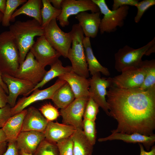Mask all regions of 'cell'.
<instances>
[{"mask_svg":"<svg viewBox=\"0 0 155 155\" xmlns=\"http://www.w3.org/2000/svg\"><path fill=\"white\" fill-rule=\"evenodd\" d=\"M106 96L109 116L118 123L111 132L154 134L155 86L142 90L123 89L112 85Z\"/></svg>","mask_w":155,"mask_h":155,"instance_id":"obj_1","label":"cell"},{"mask_svg":"<svg viewBox=\"0 0 155 155\" xmlns=\"http://www.w3.org/2000/svg\"><path fill=\"white\" fill-rule=\"evenodd\" d=\"M16 42L20 56V65L24 60L35 43L34 38L44 35V29L36 20L18 21L9 26V30Z\"/></svg>","mask_w":155,"mask_h":155,"instance_id":"obj_2","label":"cell"},{"mask_svg":"<svg viewBox=\"0 0 155 155\" xmlns=\"http://www.w3.org/2000/svg\"><path fill=\"white\" fill-rule=\"evenodd\" d=\"M20 66L18 47L9 31L0 34V71L14 77Z\"/></svg>","mask_w":155,"mask_h":155,"instance_id":"obj_3","label":"cell"},{"mask_svg":"<svg viewBox=\"0 0 155 155\" xmlns=\"http://www.w3.org/2000/svg\"><path fill=\"white\" fill-rule=\"evenodd\" d=\"M70 31L72 36V44L67 58L71 63L72 71L87 78L89 74L83 43L84 33L78 24H73Z\"/></svg>","mask_w":155,"mask_h":155,"instance_id":"obj_4","label":"cell"},{"mask_svg":"<svg viewBox=\"0 0 155 155\" xmlns=\"http://www.w3.org/2000/svg\"><path fill=\"white\" fill-rule=\"evenodd\" d=\"M104 15L101 20L99 30L101 34L115 31L118 27H122L128 13L129 6L124 5L115 10H111L104 0H92Z\"/></svg>","mask_w":155,"mask_h":155,"instance_id":"obj_5","label":"cell"},{"mask_svg":"<svg viewBox=\"0 0 155 155\" xmlns=\"http://www.w3.org/2000/svg\"><path fill=\"white\" fill-rule=\"evenodd\" d=\"M155 44V38L144 46L134 49L127 45L120 49L115 54V68L119 72L139 66L142 58L148 49Z\"/></svg>","mask_w":155,"mask_h":155,"instance_id":"obj_6","label":"cell"},{"mask_svg":"<svg viewBox=\"0 0 155 155\" xmlns=\"http://www.w3.org/2000/svg\"><path fill=\"white\" fill-rule=\"evenodd\" d=\"M43 29L44 35L49 43L61 56L67 58L72 42L71 32L67 33L61 30L56 19L52 20Z\"/></svg>","mask_w":155,"mask_h":155,"instance_id":"obj_7","label":"cell"},{"mask_svg":"<svg viewBox=\"0 0 155 155\" xmlns=\"http://www.w3.org/2000/svg\"><path fill=\"white\" fill-rule=\"evenodd\" d=\"M61 10L56 20L62 27L69 25L68 19L71 16L87 11L92 13L100 12L99 7L92 0H63Z\"/></svg>","mask_w":155,"mask_h":155,"instance_id":"obj_8","label":"cell"},{"mask_svg":"<svg viewBox=\"0 0 155 155\" xmlns=\"http://www.w3.org/2000/svg\"><path fill=\"white\" fill-rule=\"evenodd\" d=\"M47 71L30 51L20 65L14 77L28 81L35 86L42 80Z\"/></svg>","mask_w":155,"mask_h":155,"instance_id":"obj_9","label":"cell"},{"mask_svg":"<svg viewBox=\"0 0 155 155\" xmlns=\"http://www.w3.org/2000/svg\"><path fill=\"white\" fill-rule=\"evenodd\" d=\"M89 97L83 96L75 98L67 106L61 109L59 113L62 117L63 123L75 129H82V118Z\"/></svg>","mask_w":155,"mask_h":155,"instance_id":"obj_10","label":"cell"},{"mask_svg":"<svg viewBox=\"0 0 155 155\" xmlns=\"http://www.w3.org/2000/svg\"><path fill=\"white\" fill-rule=\"evenodd\" d=\"M66 82L59 79L52 86L45 89H36L30 96H24L20 99L14 106L11 108L12 116L25 109L31 104L38 101L47 99H51L55 92L65 84Z\"/></svg>","mask_w":155,"mask_h":155,"instance_id":"obj_11","label":"cell"},{"mask_svg":"<svg viewBox=\"0 0 155 155\" xmlns=\"http://www.w3.org/2000/svg\"><path fill=\"white\" fill-rule=\"evenodd\" d=\"M89 80L90 96L107 115L109 116L108 106L106 96L107 94L106 89L112 85L111 78H101L100 73H98L92 75Z\"/></svg>","mask_w":155,"mask_h":155,"instance_id":"obj_12","label":"cell"},{"mask_svg":"<svg viewBox=\"0 0 155 155\" xmlns=\"http://www.w3.org/2000/svg\"><path fill=\"white\" fill-rule=\"evenodd\" d=\"M35 59L43 67L51 65L61 56L44 35L38 38L30 50Z\"/></svg>","mask_w":155,"mask_h":155,"instance_id":"obj_13","label":"cell"},{"mask_svg":"<svg viewBox=\"0 0 155 155\" xmlns=\"http://www.w3.org/2000/svg\"><path fill=\"white\" fill-rule=\"evenodd\" d=\"M121 72V74L111 78L112 85L121 88L130 89L139 88L142 84L145 71L140 65Z\"/></svg>","mask_w":155,"mask_h":155,"instance_id":"obj_14","label":"cell"},{"mask_svg":"<svg viewBox=\"0 0 155 155\" xmlns=\"http://www.w3.org/2000/svg\"><path fill=\"white\" fill-rule=\"evenodd\" d=\"M1 75L3 80L8 89V104L11 108L15 105L16 99L19 95L28 96L35 86L32 83L27 80L8 74Z\"/></svg>","mask_w":155,"mask_h":155,"instance_id":"obj_15","label":"cell"},{"mask_svg":"<svg viewBox=\"0 0 155 155\" xmlns=\"http://www.w3.org/2000/svg\"><path fill=\"white\" fill-rule=\"evenodd\" d=\"M45 139L44 133L36 131H21L16 142L19 151L33 154L41 142Z\"/></svg>","mask_w":155,"mask_h":155,"instance_id":"obj_16","label":"cell"},{"mask_svg":"<svg viewBox=\"0 0 155 155\" xmlns=\"http://www.w3.org/2000/svg\"><path fill=\"white\" fill-rule=\"evenodd\" d=\"M100 14V12L89 13L84 11L76 15L75 18L85 37L94 38L96 36L101 22Z\"/></svg>","mask_w":155,"mask_h":155,"instance_id":"obj_17","label":"cell"},{"mask_svg":"<svg viewBox=\"0 0 155 155\" xmlns=\"http://www.w3.org/2000/svg\"><path fill=\"white\" fill-rule=\"evenodd\" d=\"M120 140L128 143H138L142 144L148 151L155 142V135H146L139 133L128 134L120 132H112L108 136L99 138V142L113 140Z\"/></svg>","mask_w":155,"mask_h":155,"instance_id":"obj_18","label":"cell"},{"mask_svg":"<svg viewBox=\"0 0 155 155\" xmlns=\"http://www.w3.org/2000/svg\"><path fill=\"white\" fill-rule=\"evenodd\" d=\"M26 110L21 131H34L44 133L48 121L34 107L30 106Z\"/></svg>","mask_w":155,"mask_h":155,"instance_id":"obj_19","label":"cell"},{"mask_svg":"<svg viewBox=\"0 0 155 155\" xmlns=\"http://www.w3.org/2000/svg\"><path fill=\"white\" fill-rule=\"evenodd\" d=\"M58 77L69 84L74 94L75 98L90 96L89 91L90 82L87 78L76 74L72 71Z\"/></svg>","mask_w":155,"mask_h":155,"instance_id":"obj_20","label":"cell"},{"mask_svg":"<svg viewBox=\"0 0 155 155\" xmlns=\"http://www.w3.org/2000/svg\"><path fill=\"white\" fill-rule=\"evenodd\" d=\"M75 129L70 125L49 121L44 133L45 139L56 143L59 140L70 137Z\"/></svg>","mask_w":155,"mask_h":155,"instance_id":"obj_21","label":"cell"},{"mask_svg":"<svg viewBox=\"0 0 155 155\" xmlns=\"http://www.w3.org/2000/svg\"><path fill=\"white\" fill-rule=\"evenodd\" d=\"M26 111V109H24L11 117L2 128L6 135L7 142H16L21 132L23 121Z\"/></svg>","mask_w":155,"mask_h":155,"instance_id":"obj_22","label":"cell"},{"mask_svg":"<svg viewBox=\"0 0 155 155\" xmlns=\"http://www.w3.org/2000/svg\"><path fill=\"white\" fill-rule=\"evenodd\" d=\"M83 43L88 70L90 74L92 76L97 73L101 72L105 75H110V73L108 69L102 66L95 56L92 48L90 38L84 37Z\"/></svg>","mask_w":155,"mask_h":155,"instance_id":"obj_23","label":"cell"},{"mask_svg":"<svg viewBox=\"0 0 155 155\" xmlns=\"http://www.w3.org/2000/svg\"><path fill=\"white\" fill-rule=\"evenodd\" d=\"M71 137L73 155H92L94 146L87 139L82 129H76Z\"/></svg>","mask_w":155,"mask_h":155,"instance_id":"obj_24","label":"cell"},{"mask_svg":"<svg viewBox=\"0 0 155 155\" xmlns=\"http://www.w3.org/2000/svg\"><path fill=\"white\" fill-rule=\"evenodd\" d=\"M42 5L41 0H28L14 12L10 18V21L14 22L17 16L21 14H25L33 18L41 25V8Z\"/></svg>","mask_w":155,"mask_h":155,"instance_id":"obj_25","label":"cell"},{"mask_svg":"<svg viewBox=\"0 0 155 155\" xmlns=\"http://www.w3.org/2000/svg\"><path fill=\"white\" fill-rule=\"evenodd\" d=\"M75 99L72 90L66 82L55 92L51 100L57 108L61 109L67 106Z\"/></svg>","mask_w":155,"mask_h":155,"instance_id":"obj_26","label":"cell"},{"mask_svg":"<svg viewBox=\"0 0 155 155\" xmlns=\"http://www.w3.org/2000/svg\"><path fill=\"white\" fill-rule=\"evenodd\" d=\"M72 71L71 66L64 67L59 59L51 65V68L47 71L42 80L35 86L31 92L36 89L42 87L46 83L54 78L59 77Z\"/></svg>","mask_w":155,"mask_h":155,"instance_id":"obj_27","label":"cell"},{"mask_svg":"<svg viewBox=\"0 0 155 155\" xmlns=\"http://www.w3.org/2000/svg\"><path fill=\"white\" fill-rule=\"evenodd\" d=\"M145 71V75L142 84L139 88L145 90L155 86V60L142 61L140 64Z\"/></svg>","mask_w":155,"mask_h":155,"instance_id":"obj_28","label":"cell"},{"mask_svg":"<svg viewBox=\"0 0 155 155\" xmlns=\"http://www.w3.org/2000/svg\"><path fill=\"white\" fill-rule=\"evenodd\" d=\"M42 7L41 9V26L44 28L52 20L57 19L60 15L61 10L54 7L49 0H42Z\"/></svg>","mask_w":155,"mask_h":155,"instance_id":"obj_29","label":"cell"},{"mask_svg":"<svg viewBox=\"0 0 155 155\" xmlns=\"http://www.w3.org/2000/svg\"><path fill=\"white\" fill-rule=\"evenodd\" d=\"M26 0H7L6 6L3 14L2 21V25L4 27L9 26L10 18L14 11L20 5L25 3Z\"/></svg>","mask_w":155,"mask_h":155,"instance_id":"obj_30","label":"cell"},{"mask_svg":"<svg viewBox=\"0 0 155 155\" xmlns=\"http://www.w3.org/2000/svg\"><path fill=\"white\" fill-rule=\"evenodd\" d=\"M34 155H59L56 143L44 139L40 144Z\"/></svg>","mask_w":155,"mask_h":155,"instance_id":"obj_31","label":"cell"},{"mask_svg":"<svg viewBox=\"0 0 155 155\" xmlns=\"http://www.w3.org/2000/svg\"><path fill=\"white\" fill-rule=\"evenodd\" d=\"M82 130L86 137L93 145L96 143V130L95 121L84 119L82 123Z\"/></svg>","mask_w":155,"mask_h":155,"instance_id":"obj_32","label":"cell"},{"mask_svg":"<svg viewBox=\"0 0 155 155\" xmlns=\"http://www.w3.org/2000/svg\"><path fill=\"white\" fill-rule=\"evenodd\" d=\"M99 107L92 98L90 96L85 109L83 116L84 119L95 121L99 111Z\"/></svg>","mask_w":155,"mask_h":155,"instance_id":"obj_33","label":"cell"},{"mask_svg":"<svg viewBox=\"0 0 155 155\" xmlns=\"http://www.w3.org/2000/svg\"><path fill=\"white\" fill-rule=\"evenodd\" d=\"M38 110L48 121L56 120L60 115L57 108L50 103L44 104Z\"/></svg>","mask_w":155,"mask_h":155,"instance_id":"obj_34","label":"cell"},{"mask_svg":"<svg viewBox=\"0 0 155 155\" xmlns=\"http://www.w3.org/2000/svg\"><path fill=\"white\" fill-rule=\"evenodd\" d=\"M59 155H73V142L71 136L56 143Z\"/></svg>","mask_w":155,"mask_h":155,"instance_id":"obj_35","label":"cell"},{"mask_svg":"<svg viewBox=\"0 0 155 155\" xmlns=\"http://www.w3.org/2000/svg\"><path fill=\"white\" fill-rule=\"evenodd\" d=\"M155 5V0H143L139 1L135 6L137 8V12L134 18L135 22L138 23L146 11Z\"/></svg>","mask_w":155,"mask_h":155,"instance_id":"obj_36","label":"cell"},{"mask_svg":"<svg viewBox=\"0 0 155 155\" xmlns=\"http://www.w3.org/2000/svg\"><path fill=\"white\" fill-rule=\"evenodd\" d=\"M11 107L8 104L4 107L0 108V128H2L4 124L12 116Z\"/></svg>","mask_w":155,"mask_h":155,"instance_id":"obj_37","label":"cell"},{"mask_svg":"<svg viewBox=\"0 0 155 155\" xmlns=\"http://www.w3.org/2000/svg\"><path fill=\"white\" fill-rule=\"evenodd\" d=\"M139 1L137 0H114L112 10H116L124 5L135 6Z\"/></svg>","mask_w":155,"mask_h":155,"instance_id":"obj_38","label":"cell"},{"mask_svg":"<svg viewBox=\"0 0 155 155\" xmlns=\"http://www.w3.org/2000/svg\"><path fill=\"white\" fill-rule=\"evenodd\" d=\"M3 155H20L16 142H8L6 150Z\"/></svg>","mask_w":155,"mask_h":155,"instance_id":"obj_39","label":"cell"},{"mask_svg":"<svg viewBox=\"0 0 155 155\" xmlns=\"http://www.w3.org/2000/svg\"><path fill=\"white\" fill-rule=\"evenodd\" d=\"M7 94L4 89L0 85V108L4 107L8 104Z\"/></svg>","mask_w":155,"mask_h":155,"instance_id":"obj_40","label":"cell"},{"mask_svg":"<svg viewBox=\"0 0 155 155\" xmlns=\"http://www.w3.org/2000/svg\"><path fill=\"white\" fill-rule=\"evenodd\" d=\"M140 149V155H155V146H152L151 150L149 151H146L144 149L143 145L139 144Z\"/></svg>","mask_w":155,"mask_h":155,"instance_id":"obj_41","label":"cell"},{"mask_svg":"<svg viewBox=\"0 0 155 155\" xmlns=\"http://www.w3.org/2000/svg\"><path fill=\"white\" fill-rule=\"evenodd\" d=\"M54 7L58 9H61V5L63 0H49Z\"/></svg>","mask_w":155,"mask_h":155,"instance_id":"obj_42","label":"cell"},{"mask_svg":"<svg viewBox=\"0 0 155 155\" xmlns=\"http://www.w3.org/2000/svg\"><path fill=\"white\" fill-rule=\"evenodd\" d=\"M7 141L0 142V155H3L7 147Z\"/></svg>","mask_w":155,"mask_h":155,"instance_id":"obj_43","label":"cell"},{"mask_svg":"<svg viewBox=\"0 0 155 155\" xmlns=\"http://www.w3.org/2000/svg\"><path fill=\"white\" fill-rule=\"evenodd\" d=\"M6 0H0V12L3 14L5 11L6 6Z\"/></svg>","mask_w":155,"mask_h":155,"instance_id":"obj_44","label":"cell"},{"mask_svg":"<svg viewBox=\"0 0 155 155\" xmlns=\"http://www.w3.org/2000/svg\"><path fill=\"white\" fill-rule=\"evenodd\" d=\"M7 141L6 135L2 128H0V142Z\"/></svg>","mask_w":155,"mask_h":155,"instance_id":"obj_45","label":"cell"},{"mask_svg":"<svg viewBox=\"0 0 155 155\" xmlns=\"http://www.w3.org/2000/svg\"><path fill=\"white\" fill-rule=\"evenodd\" d=\"M0 85L4 89L7 94H8V90L6 85L3 82L1 76V73L0 71Z\"/></svg>","mask_w":155,"mask_h":155,"instance_id":"obj_46","label":"cell"},{"mask_svg":"<svg viewBox=\"0 0 155 155\" xmlns=\"http://www.w3.org/2000/svg\"><path fill=\"white\" fill-rule=\"evenodd\" d=\"M155 52V44L150 47L145 53L144 55H150L151 53Z\"/></svg>","mask_w":155,"mask_h":155,"instance_id":"obj_47","label":"cell"},{"mask_svg":"<svg viewBox=\"0 0 155 155\" xmlns=\"http://www.w3.org/2000/svg\"><path fill=\"white\" fill-rule=\"evenodd\" d=\"M20 155H34L32 154H28L21 151H19Z\"/></svg>","mask_w":155,"mask_h":155,"instance_id":"obj_48","label":"cell"},{"mask_svg":"<svg viewBox=\"0 0 155 155\" xmlns=\"http://www.w3.org/2000/svg\"><path fill=\"white\" fill-rule=\"evenodd\" d=\"M3 16V14L0 12V23L2 22Z\"/></svg>","mask_w":155,"mask_h":155,"instance_id":"obj_49","label":"cell"}]
</instances>
